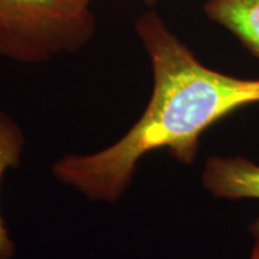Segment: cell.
Wrapping results in <instances>:
<instances>
[{
    "label": "cell",
    "mask_w": 259,
    "mask_h": 259,
    "mask_svg": "<svg viewBox=\"0 0 259 259\" xmlns=\"http://www.w3.org/2000/svg\"><path fill=\"white\" fill-rule=\"evenodd\" d=\"M137 31L154 71L147 109L111 147L90 155H67L53 167L60 183L89 199L116 202L131 185L138 161L157 149L192 164L205 130L229 113L259 102V79L236 78L204 66L157 15L142 16Z\"/></svg>",
    "instance_id": "6da1fadb"
},
{
    "label": "cell",
    "mask_w": 259,
    "mask_h": 259,
    "mask_svg": "<svg viewBox=\"0 0 259 259\" xmlns=\"http://www.w3.org/2000/svg\"><path fill=\"white\" fill-rule=\"evenodd\" d=\"M94 17L67 0H0V54L36 63L78 50L93 36Z\"/></svg>",
    "instance_id": "7a4b0ae2"
},
{
    "label": "cell",
    "mask_w": 259,
    "mask_h": 259,
    "mask_svg": "<svg viewBox=\"0 0 259 259\" xmlns=\"http://www.w3.org/2000/svg\"><path fill=\"white\" fill-rule=\"evenodd\" d=\"M202 181L205 189L219 198L259 199V164L245 157L208 158Z\"/></svg>",
    "instance_id": "3957f363"
},
{
    "label": "cell",
    "mask_w": 259,
    "mask_h": 259,
    "mask_svg": "<svg viewBox=\"0 0 259 259\" xmlns=\"http://www.w3.org/2000/svg\"><path fill=\"white\" fill-rule=\"evenodd\" d=\"M204 9L259 59V0H209Z\"/></svg>",
    "instance_id": "277c9868"
},
{
    "label": "cell",
    "mask_w": 259,
    "mask_h": 259,
    "mask_svg": "<svg viewBox=\"0 0 259 259\" xmlns=\"http://www.w3.org/2000/svg\"><path fill=\"white\" fill-rule=\"evenodd\" d=\"M23 145L24 137L21 128L5 113L0 112V184L5 171L19 164ZM15 252V244L0 212V259H11Z\"/></svg>",
    "instance_id": "5b68a950"
},
{
    "label": "cell",
    "mask_w": 259,
    "mask_h": 259,
    "mask_svg": "<svg viewBox=\"0 0 259 259\" xmlns=\"http://www.w3.org/2000/svg\"><path fill=\"white\" fill-rule=\"evenodd\" d=\"M67 2L79 9H88V4L90 0H67ZM144 2H147L148 4H153V3L156 2V0H144Z\"/></svg>",
    "instance_id": "8992f818"
},
{
    "label": "cell",
    "mask_w": 259,
    "mask_h": 259,
    "mask_svg": "<svg viewBox=\"0 0 259 259\" xmlns=\"http://www.w3.org/2000/svg\"><path fill=\"white\" fill-rule=\"evenodd\" d=\"M250 229H251V233L254 236L255 241L259 242V218L255 220L253 223H252L251 227H250Z\"/></svg>",
    "instance_id": "52a82bcc"
},
{
    "label": "cell",
    "mask_w": 259,
    "mask_h": 259,
    "mask_svg": "<svg viewBox=\"0 0 259 259\" xmlns=\"http://www.w3.org/2000/svg\"><path fill=\"white\" fill-rule=\"evenodd\" d=\"M250 259H259V242L258 241H255Z\"/></svg>",
    "instance_id": "ba28073f"
}]
</instances>
